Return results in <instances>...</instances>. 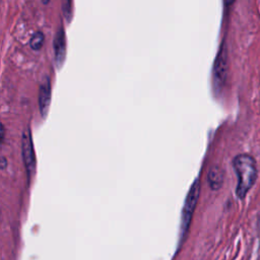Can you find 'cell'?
I'll use <instances>...</instances> for the list:
<instances>
[{"instance_id":"cell-7","label":"cell","mask_w":260,"mask_h":260,"mask_svg":"<svg viewBox=\"0 0 260 260\" xmlns=\"http://www.w3.org/2000/svg\"><path fill=\"white\" fill-rule=\"evenodd\" d=\"M225 180V173L221 167L215 166L212 167L207 173V183H209L210 187L214 190L217 191L222 188Z\"/></svg>"},{"instance_id":"cell-9","label":"cell","mask_w":260,"mask_h":260,"mask_svg":"<svg viewBox=\"0 0 260 260\" xmlns=\"http://www.w3.org/2000/svg\"><path fill=\"white\" fill-rule=\"evenodd\" d=\"M63 14L67 22H70L71 18V0H64L63 2Z\"/></svg>"},{"instance_id":"cell-2","label":"cell","mask_w":260,"mask_h":260,"mask_svg":"<svg viewBox=\"0 0 260 260\" xmlns=\"http://www.w3.org/2000/svg\"><path fill=\"white\" fill-rule=\"evenodd\" d=\"M199 194H200V181H199V179H196L188 191V194L186 196V199H185V202L183 205L182 214H181V230H180V232H181L182 240L189 230V226H190L194 211L196 209V205L198 202Z\"/></svg>"},{"instance_id":"cell-3","label":"cell","mask_w":260,"mask_h":260,"mask_svg":"<svg viewBox=\"0 0 260 260\" xmlns=\"http://www.w3.org/2000/svg\"><path fill=\"white\" fill-rule=\"evenodd\" d=\"M228 49L226 42H223L218 52L213 69L214 88L217 92H220L225 85L228 76Z\"/></svg>"},{"instance_id":"cell-5","label":"cell","mask_w":260,"mask_h":260,"mask_svg":"<svg viewBox=\"0 0 260 260\" xmlns=\"http://www.w3.org/2000/svg\"><path fill=\"white\" fill-rule=\"evenodd\" d=\"M51 102V81L50 77L46 76L41 85L39 91V107H40V113L42 117H46Z\"/></svg>"},{"instance_id":"cell-11","label":"cell","mask_w":260,"mask_h":260,"mask_svg":"<svg viewBox=\"0 0 260 260\" xmlns=\"http://www.w3.org/2000/svg\"><path fill=\"white\" fill-rule=\"evenodd\" d=\"M43 3H44V5H48L50 3V0H43Z\"/></svg>"},{"instance_id":"cell-6","label":"cell","mask_w":260,"mask_h":260,"mask_svg":"<svg viewBox=\"0 0 260 260\" xmlns=\"http://www.w3.org/2000/svg\"><path fill=\"white\" fill-rule=\"evenodd\" d=\"M54 55H55V61L58 67H60L65 59L66 55V42H65V33L62 28L58 30V32L55 35L54 38Z\"/></svg>"},{"instance_id":"cell-4","label":"cell","mask_w":260,"mask_h":260,"mask_svg":"<svg viewBox=\"0 0 260 260\" xmlns=\"http://www.w3.org/2000/svg\"><path fill=\"white\" fill-rule=\"evenodd\" d=\"M22 157L28 178L31 179L36 171V157L30 129H26L22 135Z\"/></svg>"},{"instance_id":"cell-1","label":"cell","mask_w":260,"mask_h":260,"mask_svg":"<svg viewBox=\"0 0 260 260\" xmlns=\"http://www.w3.org/2000/svg\"><path fill=\"white\" fill-rule=\"evenodd\" d=\"M233 167L238 180L236 194L238 198L244 199L257 181V163L251 154L240 153L234 158Z\"/></svg>"},{"instance_id":"cell-10","label":"cell","mask_w":260,"mask_h":260,"mask_svg":"<svg viewBox=\"0 0 260 260\" xmlns=\"http://www.w3.org/2000/svg\"><path fill=\"white\" fill-rule=\"evenodd\" d=\"M235 2H236V0H224V3H225V6H226V7H231V6H233V5L235 4Z\"/></svg>"},{"instance_id":"cell-8","label":"cell","mask_w":260,"mask_h":260,"mask_svg":"<svg viewBox=\"0 0 260 260\" xmlns=\"http://www.w3.org/2000/svg\"><path fill=\"white\" fill-rule=\"evenodd\" d=\"M44 41H45V37H44V34L42 32H37L33 35V37L31 38V41H30V46L33 50L35 51H38L40 50L43 45H44Z\"/></svg>"}]
</instances>
